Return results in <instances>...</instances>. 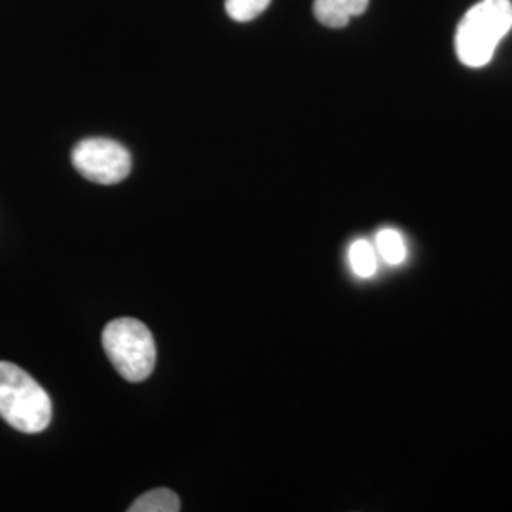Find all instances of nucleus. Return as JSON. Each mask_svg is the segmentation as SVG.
I'll list each match as a JSON object with an SVG mask.
<instances>
[{
	"label": "nucleus",
	"mask_w": 512,
	"mask_h": 512,
	"mask_svg": "<svg viewBox=\"0 0 512 512\" xmlns=\"http://www.w3.org/2000/svg\"><path fill=\"white\" fill-rule=\"evenodd\" d=\"M349 264L351 270L359 277L368 279L378 272V253L376 247H372L370 241L357 239L349 247Z\"/></svg>",
	"instance_id": "obj_7"
},
{
	"label": "nucleus",
	"mask_w": 512,
	"mask_h": 512,
	"mask_svg": "<svg viewBox=\"0 0 512 512\" xmlns=\"http://www.w3.org/2000/svg\"><path fill=\"white\" fill-rule=\"evenodd\" d=\"M0 418L21 433H42L52 421V399L23 368L0 361Z\"/></svg>",
	"instance_id": "obj_2"
},
{
	"label": "nucleus",
	"mask_w": 512,
	"mask_h": 512,
	"mask_svg": "<svg viewBox=\"0 0 512 512\" xmlns=\"http://www.w3.org/2000/svg\"><path fill=\"white\" fill-rule=\"evenodd\" d=\"M103 348L112 366L128 382H143L156 365V344L147 325L122 317L114 319L103 330Z\"/></svg>",
	"instance_id": "obj_3"
},
{
	"label": "nucleus",
	"mask_w": 512,
	"mask_h": 512,
	"mask_svg": "<svg viewBox=\"0 0 512 512\" xmlns=\"http://www.w3.org/2000/svg\"><path fill=\"white\" fill-rule=\"evenodd\" d=\"M512 29L511 0H480L463 19L456 31V54L465 67H486L499 42Z\"/></svg>",
	"instance_id": "obj_1"
},
{
	"label": "nucleus",
	"mask_w": 512,
	"mask_h": 512,
	"mask_svg": "<svg viewBox=\"0 0 512 512\" xmlns=\"http://www.w3.org/2000/svg\"><path fill=\"white\" fill-rule=\"evenodd\" d=\"M181 501L175 492L167 488L150 490L148 494L141 495L131 507L129 512H179Z\"/></svg>",
	"instance_id": "obj_6"
},
{
	"label": "nucleus",
	"mask_w": 512,
	"mask_h": 512,
	"mask_svg": "<svg viewBox=\"0 0 512 512\" xmlns=\"http://www.w3.org/2000/svg\"><path fill=\"white\" fill-rule=\"evenodd\" d=\"M74 169L88 181L118 184L131 173V154L118 141L105 137L84 139L73 148Z\"/></svg>",
	"instance_id": "obj_4"
},
{
	"label": "nucleus",
	"mask_w": 512,
	"mask_h": 512,
	"mask_svg": "<svg viewBox=\"0 0 512 512\" xmlns=\"http://www.w3.org/2000/svg\"><path fill=\"white\" fill-rule=\"evenodd\" d=\"M376 253L384 258L387 264L397 266L404 262V258L408 255L406 251V241H404L401 232L393 230V228H384L376 234Z\"/></svg>",
	"instance_id": "obj_8"
},
{
	"label": "nucleus",
	"mask_w": 512,
	"mask_h": 512,
	"mask_svg": "<svg viewBox=\"0 0 512 512\" xmlns=\"http://www.w3.org/2000/svg\"><path fill=\"white\" fill-rule=\"evenodd\" d=\"M370 0H315L313 14L319 23L330 29H342L349 19L365 14Z\"/></svg>",
	"instance_id": "obj_5"
},
{
	"label": "nucleus",
	"mask_w": 512,
	"mask_h": 512,
	"mask_svg": "<svg viewBox=\"0 0 512 512\" xmlns=\"http://www.w3.org/2000/svg\"><path fill=\"white\" fill-rule=\"evenodd\" d=\"M270 2L272 0H226V12L234 21L247 23L258 18L270 6Z\"/></svg>",
	"instance_id": "obj_9"
}]
</instances>
